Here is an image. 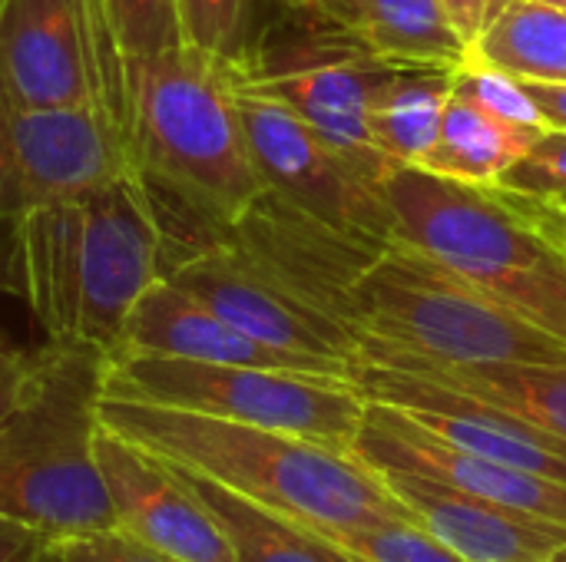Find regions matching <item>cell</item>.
Instances as JSON below:
<instances>
[{"label": "cell", "instance_id": "cell-1", "mask_svg": "<svg viewBox=\"0 0 566 562\" xmlns=\"http://www.w3.org/2000/svg\"><path fill=\"white\" fill-rule=\"evenodd\" d=\"M166 262L169 229L136 172L0 229V291L30 308L46 341L93 344L109 358Z\"/></svg>", "mask_w": 566, "mask_h": 562}, {"label": "cell", "instance_id": "cell-33", "mask_svg": "<svg viewBox=\"0 0 566 562\" xmlns=\"http://www.w3.org/2000/svg\"><path fill=\"white\" fill-rule=\"evenodd\" d=\"M448 7V13L454 17L458 30L468 36V43L481 33V26L488 23V17L497 10L501 0H441Z\"/></svg>", "mask_w": 566, "mask_h": 562}, {"label": "cell", "instance_id": "cell-10", "mask_svg": "<svg viewBox=\"0 0 566 562\" xmlns=\"http://www.w3.org/2000/svg\"><path fill=\"white\" fill-rule=\"evenodd\" d=\"M232 66L249 83L285 99L375 185L385 189L395 166L375 146L371 106L388 73L395 70L391 63H381L328 26L298 17L292 36L249 46L245 56Z\"/></svg>", "mask_w": 566, "mask_h": 562}, {"label": "cell", "instance_id": "cell-2", "mask_svg": "<svg viewBox=\"0 0 566 562\" xmlns=\"http://www.w3.org/2000/svg\"><path fill=\"white\" fill-rule=\"evenodd\" d=\"M123 146L163 219L182 215L189 238L232 232L265 195L232 89V66L189 43L126 60ZM176 245V248H182Z\"/></svg>", "mask_w": 566, "mask_h": 562}, {"label": "cell", "instance_id": "cell-24", "mask_svg": "<svg viewBox=\"0 0 566 562\" xmlns=\"http://www.w3.org/2000/svg\"><path fill=\"white\" fill-rule=\"evenodd\" d=\"M358 562H468L415 520H375L318 530Z\"/></svg>", "mask_w": 566, "mask_h": 562}, {"label": "cell", "instance_id": "cell-25", "mask_svg": "<svg viewBox=\"0 0 566 562\" xmlns=\"http://www.w3.org/2000/svg\"><path fill=\"white\" fill-rule=\"evenodd\" d=\"M123 56H156L182 43L176 0H96Z\"/></svg>", "mask_w": 566, "mask_h": 562}, {"label": "cell", "instance_id": "cell-29", "mask_svg": "<svg viewBox=\"0 0 566 562\" xmlns=\"http://www.w3.org/2000/svg\"><path fill=\"white\" fill-rule=\"evenodd\" d=\"M43 562H176L129 533L109 527L96 533H76V537H60L46 543V560Z\"/></svg>", "mask_w": 566, "mask_h": 562}, {"label": "cell", "instance_id": "cell-13", "mask_svg": "<svg viewBox=\"0 0 566 562\" xmlns=\"http://www.w3.org/2000/svg\"><path fill=\"white\" fill-rule=\"evenodd\" d=\"M352 381L365 401L405 411L415 424L451 447L566 484V437L514 411H504L454 384L371 361H355Z\"/></svg>", "mask_w": 566, "mask_h": 562}, {"label": "cell", "instance_id": "cell-37", "mask_svg": "<svg viewBox=\"0 0 566 562\" xmlns=\"http://www.w3.org/2000/svg\"><path fill=\"white\" fill-rule=\"evenodd\" d=\"M554 562H566V550H560V553L554 556Z\"/></svg>", "mask_w": 566, "mask_h": 562}, {"label": "cell", "instance_id": "cell-4", "mask_svg": "<svg viewBox=\"0 0 566 562\" xmlns=\"http://www.w3.org/2000/svg\"><path fill=\"white\" fill-rule=\"evenodd\" d=\"M385 195L401 238L566 344V212L554 202L401 166Z\"/></svg>", "mask_w": 566, "mask_h": 562}, {"label": "cell", "instance_id": "cell-12", "mask_svg": "<svg viewBox=\"0 0 566 562\" xmlns=\"http://www.w3.org/2000/svg\"><path fill=\"white\" fill-rule=\"evenodd\" d=\"M133 172L103 113H33L0 89V229L17 215Z\"/></svg>", "mask_w": 566, "mask_h": 562}, {"label": "cell", "instance_id": "cell-5", "mask_svg": "<svg viewBox=\"0 0 566 562\" xmlns=\"http://www.w3.org/2000/svg\"><path fill=\"white\" fill-rule=\"evenodd\" d=\"M106 371V351L46 341L0 421V513L50 540L116 527L96 457Z\"/></svg>", "mask_w": 566, "mask_h": 562}, {"label": "cell", "instance_id": "cell-27", "mask_svg": "<svg viewBox=\"0 0 566 562\" xmlns=\"http://www.w3.org/2000/svg\"><path fill=\"white\" fill-rule=\"evenodd\" d=\"M454 83L471 93L481 106H488L491 113L517 123V126H531V129H547L541 109L534 106V99L527 96L524 83L497 66H488V63H478V60H468L458 66V76Z\"/></svg>", "mask_w": 566, "mask_h": 562}, {"label": "cell", "instance_id": "cell-36", "mask_svg": "<svg viewBox=\"0 0 566 562\" xmlns=\"http://www.w3.org/2000/svg\"><path fill=\"white\" fill-rule=\"evenodd\" d=\"M544 3H554V7H560V10H566V0H544Z\"/></svg>", "mask_w": 566, "mask_h": 562}, {"label": "cell", "instance_id": "cell-3", "mask_svg": "<svg viewBox=\"0 0 566 562\" xmlns=\"http://www.w3.org/2000/svg\"><path fill=\"white\" fill-rule=\"evenodd\" d=\"M99 424L169 464L212 477L239 497L315 530L411 520V510L358 454H342L298 434L106 391Z\"/></svg>", "mask_w": 566, "mask_h": 562}, {"label": "cell", "instance_id": "cell-18", "mask_svg": "<svg viewBox=\"0 0 566 562\" xmlns=\"http://www.w3.org/2000/svg\"><path fill=\"white\" fill-rule=\"evenodd\" d=\"M298 17L391 66L458 70L471 46L441 0H322Z\"/></svg>", "mask_w": 566, "mask_h": 562}, {"label": "cell", "instance_id": "cell-20", "mask_svg": "<svg viewBox=\"0 0 566 562\" xmlns=\"http://www.w3.org/2000/svg\"><path fill=\"white\" fill-rule=\"evenodd\" d=\"M544 132L547 129L517 126L491 113L454 83L441 132L434 146L424 152V159L418 162V169L471 185H494L511 166H517L531 152V146Z\"/></svg>", "mask_w": 566, "mask_h": 562}, {"label": "cell", "instance_id": "cell-6", "mask_svg": "<svg viewBox=\"0 0 566 562\" xmlns=\"http://www.w3.org/2000/svg\"><path fill=\"white\" fill-rule=\"evenodd\" d=\"M342 315L358 335L441 364L566 368V344L401 235L361 262L345 285Z\"/></svg>", "mask_w": 566, "mask_h": 562}, {"label": "cell", "instance_id": "cell-23", "mask_svg": "<svg viewBox=\"0 0 566 562\" xmlns=\"http://www.w3.org/2000/svg\"><path fill=\"white\" fill-rule=\"evenodd\" d=\"M454 76L458 70L434 66H395L388 73L371 106V136L395 169L418 166L434 146Z\"/></svg>", "mask_w": 566, "mask_h": 562}, {"label": "cell", "instance_id": "cell-34", "mask_svg": "<svg viewBox=\"0 0 566 562\" xmlns=\"http://www.w3.org/2000/svg\"><path fill=\"white\" fill-rule=\"evenodd\" d=\"M279 3H285V7L295 10V13H305V10H312L315 3H322V0H279Z\"/></svg>", "mask_w": 566, "mask_h": 562}, {"label": "cell", "instance_id": "cell-8", "mask_svg": "<svg viewBox=\"0 0 566 562\" xmlns=\"http://www.w3.org/2000/svg\"><path fill=\"white\" fill-rule=\"evenodd\" d=\"M232 89L252 162L269 195L355 245L381 248L398 238L385 189L375 185L338 146H332L285 99L249 83L235 66Z\"/></svg>", "mask_w": 566, "mask_h": 562}, {"label": "cell", "instance_id": "cell-16", "mask_svg": "<svg viewBox=\"0 0 566 562\" xmlns=\"http://www.w3.org/2000/svg\"><path fill=\"white\" fill-rule=\"evenodd\" d=\"M116 354H159V358H182L202 364H242V368L335 374V378H352L355 371L338 361L269 348L249 338L245 331H239L235 325H229L222 315H216L209 305H202L169 278H159L139 298V305L126 321L123 344Z\"/></svg>", "mask_w": 566, "mask_h": 562}, {"label": "cell", "instance_id": "cell-31", "mask_svg": "<svg viewBox=\"0 0 566 562\" xmlns=\"http://www.w3.org/2000/svg\"><path fill=\"white\" fill-rule=\"evenodd\" d=\"M46 543L40 530L0 513V562H43L46 560Z\"/></svg>", "mask_w": 566, "mask_h": 562}, {"label": "cell", "instance_id": "cell-35", "mask_svg": "<svg viewBox=\"0 0 566 562\" xmlns=\"http://www.w3.org/2000/svg\"><path fill=\"white\" fill-rule=\"evenodd\" d=\"M554 205H557V209H564V212H566V195H560V199H554Z\"/></svg>", "mask_w": 566, "mask_h": 562}, {"label": "cell", "instance_id": "cell-32", "mask_svg": "<svg viewBox=\"0 0 566 562\" xmlns=\"http://www.w3.org/2000/svg\"><path fill=\"white\" fill-rule=\"evenodd\" d=\"M534 106L541 109L547 129H566V83H537V79H521Z\"/></svg>", "mask_w": 566, "mask_h": 562}, {"label": "cell", "instance_id": "cell-19", "mask_svg": "<svg viewBox=\"0 0 566 562\" xmlns=\"http://www.w3.org/2000/svg\"><path fill=\"white\" fill-rule=\"evenodd\" d=\"M358 361L424 374L514 411L554 434L566 437V368L544 364H441L405 348L358 335Z\"/></svg>", "mask_w": 566, "mask_h": 562}, {"label": "cell", "instance_id": "cell-21", "mask_svg": "<svg viewBox=\"0 0 566 562\" xmlns=\"http://www.w3.org/2000/svg\"><path fill=\"white\" fill-rule=\"evenodd\" d=\"M169 464V460H166ZM216 517L239 562H358L308 523L265 510L189 467L169 464Z\"/></svg>", "mask_w": 566, "mask_h": 562}, {"label": "cell", "instance_id": "cell-38", "mask_svg": "<svg viewBox=\"0 0 566 562\" xmlns=\"http://www.w3.org/2000/svg\"><path fill=\"white\" fill-rule=\"evenodd\" d=\"M564 242H566V229H564Z\"/></svg>", "mask_w": 566, "mask_h": 562}, {"label": "cell", "instance_id": "cell-28", "mask_svg": "<svg viewBox=\"0 0 566 562\" xmlns=\"http://www.w3.org/2000/svg\"><path fill=\"white\" fill-rule=\"evenodd\" d=\"M494 185L544 202L566 195V129H547L531 146V152L517 166H511Z\"/></svg>", "mask_w": 566, "mask_h": 562}, {"label": "cell", "instance_id": "cell-11", "mask_svg": "<svg viewBox=\"0 0 566 562\" xmlns=\"http://www.w3.org/2000/svg\"><path fill=\"white\" fill-rule=\"evenodd\" d=\"M166 278L269 348L348 368L358 361V331L232 235L172 248Z\"/></svg>", "mask_w": 566, "mask_h": 562}, {"label": "cell", "instance_id": "cell-7", "mask_svg": "<svg viewBox=\"0 0 566 562\" xmlns=\"http://www.w3.org/2000/svg\"><path fill=\"white\" fill-rule=\"evenodd\" d=\"M106 394L298 434L342 454H355V441L368 411V401L352 378L202 364L159 354L109 358Z\"/></svg>", "mask_w": 566, "mask_h": 562}, {"label": "cell", "instance_id": "cell-15", "mask_svg": "<svg viewBox=\"0 0 566 562\" xmlns=\"http://www.w3.org/2000/svg\"><path fill=\"white\" fill-rule=\"evenodd\" d=\"M355 454L375 470L428 477L478 500L524 510L566 527V484L451 447L391 404L368 401Z\"/></svg>", "mask_w": 566, "mask_h": 562}, {"label": "cell", "instance_id": "cell-9", "mask_svg": "<svg viewBox=\"0 0 566 562\" xmlns=\"http://www.w3.org/2000/svg\"><path fill=\"white\" fill-rule=\"evenodd\" d=\"M126 56L96 0H0V89L33 113L123 119Z\"/></svg>", "mask_w": 566, "mask_h": 562}, {"label": "cell", "instance_id": "cell-26", "mask_svg": "<svg viewBox=\"0 0 566 562\" xmlns=\"http://www.w3.org/2000/svg\"><path fill=\"white\" fill-rule=\"evenodd\" d=\"M182 43L235 63L249 50V0H176Z\"/></svg>", "mask_w": 566, "mask_h": 562}, {"label": "cell", "instance_id": "cell-14", "mask_svg": "<svg viewBox=\"0 0 566 562\" xmlns=\"http://www.w3.org/2000/svg\"><path fill=\"white\" fill-rule=\"evenodd\" d=\"M96 457L116 530L176 562H239L216 517L163 457L103 424Z\"/></svg>", "mask_w": 566, "mask_h": 562}, {"label": "cell", "instance_id": "cell-30", "mask_svg": "<svg viewBox=\"0 0 566 562\" xmlns=\"http://www.w3.org/2000/svg\"><path fill=\"white\" fill-rule=\"evenodd\" d=\"M30 368H33V354L23 351L0 325V421L17 407V401L27 388Z\"/></svg>", "mask_w": 566, "mask_h": 562}, {"label": "cell", "instance_id": "cell-17", "mask_svg": "<svg viewBox=\"0 0 566 562\" xmlns=\"http://www.w3.org/2000/svg\"><path fill=\"white\" fill-rule=\"evenodd\" d=\"M388 490L411 510V520L468 562H554L566 550V527L478 500L428 477L378 470Z\"/></svg>", "mask_w": 566, "mask_h": 562}, {"label": "cell", "instance_id": "cell-22", "mask_svg": "<svg viewBox=\"0 0 566 562\" xmlns=\"http://www.w3.org/2000/svg\"><path fill=\"white\" fill-rule=\"evenodd\" d=\"M468 60L517 79L566 83V10L544 0H501L471 40Z\"/></svg>", "mask_w": 566, "mask_h": 562}]
</instances>
